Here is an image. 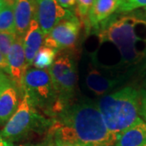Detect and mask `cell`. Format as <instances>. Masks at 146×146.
I'll use <instances>...</instances> for the list:
<instances>
[{
  "instance_id": "6da1fadb",
  "label": "cell",
  "mask_w": 146,
  "mask_h": 146,
  "mask_svg": "<svg viewBox=\"0 0 146 146\" xmlns=\"http://www.w3.org/2000/svg\"><path fill=\"white\" fill-rule=\"evenodd\" d=\"M49 134L50 139L84 146H115L119 137L109 131L90 101L68 105L53 121Z\"/></svg>"
},
{
  "instance_id": "7a4b0ae2",
  "label": "cell",
  "mask_w": 146,
  "mask_h": 146,
  "mask_svg": "<svg viewBox=\"0 0 146 146\" xmlns=\"http://www.w3.org/2000/svg\"><path fill=\"white\" fill-rule=\"evenodd\" d=\"M101 42H111L118 48L125 63H136L146 53V20L135 14L112 17L103 21Z\"/></svg>"
},
{
  "instance_id": "3957f363",
  "label": "cell",
  "mask_w": 146,
  "mask_h": 146,
  "mask_svg": "<svg viewBox=\"0 0 146 146\" xmlns=\"http://www.w3.org/2000/svg\"><path fill=\"white\" fill-rule=\"evenodd\" d=\"M97 106L107 128L119 136L141 119L139 94L131 87L102 97Z\"/></svg>"
},
{
  "instance_id": "277c9868",
  "label": "cell",
  "mask_w": 146,
  "mask_h": 146,
  "mask_svg": "<svg viewBox=\"0 0 146 146\" xmlns=\"http://www.w3.org/2000/svg\"><path fill=\"white\" fill-rule=\"evenodd\" d=\"M22 89L35 107L50 116H57L69 104L59 98L47 69L28 70L23 80Z\"/></svg>"
},
{
  "instance_id": "5b68a950",
  "label": "cell",
  "mask_w": 146,
  "mask_h": 146,
  "mask_svg": "<svg viewBox=\"0 0 146 146\" xmlns=\"http://www.w3.org/2000/svg\"><path fill=\"white\" fill-rule=\"evenodd\" d=\"M52 120L45 119L40 115L33 104L29 95L24 93L18 108L7 121L3 130L2 135L7 140L13 141L24 139L32 131H44L50 127Z\"/></svg>"
},
{
  "instance_id": "8992f818",
  "label": "cell",
  "mask_w": 146,
  "mask_h": 146,
  "mask_svg": "<svg viewBox=\"0 0 146 146\" xmlns=\"http://www.w3.org/2000/svg\"><path fill=\"white\" fill-rule=\"evenodd\" d=\"M59 98L70 104L77 80L76 63L69 54H60L47 69Z\"/></svg>"
},
{
  "instance_id": "52a82bcc",
  "label": "cell",
  "mask_w": 146,
  "mask_h": 146,
  "mask_svg": "<svg viewBox=\"0 0 146 146\" xmlns=\"http://www.w3.org/2000/svg\"><path fill=\"white\" fill-rule=\"evenodd\" d=\"M81 27L77 16H72L60 21L50 33L45 36L44 46L55 50L72 49L76 46Z\"/></svg>"
},
{
  "instance_id": "ba28073f",
  "label": "cell",
  "mask_w": 146,
  "mask_h": 146,
  "mask_svg": "<svg viewBox=\"0 0 146 146\" xmlns=\"http://www.w3.org/2000/svg\"><path fill=\"white\" fill-rule=\"evenodd\" d=\"M35 19L45 36L60 21L72 16L73 12L63 7L57 0H36Z\"/></svg>"
},
{
  "instance_id": "9c48e42d",
  "label": "cell",
  "mask_w": 146,
  "mask_h": 146,
  "mask_svg": "<svg viewBox=\"0 0 146 146\" xmlns=\"http://www.w3.org/2000/svg\"><path fill=\"white\" fill-rule=\"evenodd\" d=\"M7 63L9 68V75L11 80L16 87L22 89L23 80L29 68L25 59V50L23 46V37L17 36L14 44L7 54Z\"/></svg>"
},
{
  "instance_id": "30bf717a",
  "label": "cell",
  "mask_w": 146,
  "mask_h": 146,
  "mask_svg": "<svg viewBox=\"0 0 146 146\" xmlns=\"http://www.w3.org/2000/svg\"><path fill=\"white\" fill-rule=\"evenodd\" d=\"M36 0H16L13 5L15 29L18 36H25L31 21L35 18Z\"/></svg>"
},
{
  "instance_id": "8fae6325",
  "label": "cell",
  "mask_w": 146,
  "mask_h": 146,
  "mask_svg": "<svg viewBox=\"0 0 146 146\" xmlns=\"http://www.w3.org/2000/svg\"><path fill=\"white\" fill-rule=\"evenodd\" d=\"M45 35L41 30L39 25L34 18L30 23L29 29L23 36V46L28 67L33 63L36 53L42 47Z\"/></svg>"
},
{
  "instance_id": "7c38bea8",
  "label": "cell",
  "mask_w": 146,
  "mask_h": 146,
  "mask_svg": "<svg viewBox=\"0 0 146 146\" xmlns=\"http://www.w3.org/2000/svg\"><path fill=\"white\" fill-rule=\"evenodd\" d=\"M119 5V0H94L85 22L87 27L98 26L117 11Z\"/></svg>"
},
{
  "instance_id": "4fadbf2b",
  "label": "cell",
  "mask_w": 146,
  "mask_h": 146,
  "mask_svg": "<svg viewBox=\"0 0 146 146\" xmlns=\"http://www.w3.org/2000/svg\"><path fill=\"white\" fill-rule=\"evenodd\" d=\"M118 81L104 75L97 68H92L88 71L85 77L87 88L97 96H105L114 89Z\"/></svg>"
},
{
  "instance_id": "5bb4252c",
  "label": "cell",
  "mask_w": 146,
  "mask_h": 146,
  "mask_svg": "<svg viewBox=\"0 0 146 146\" xmlns=\"http://www.w3.org/2000/svg\"><path fill=\"white\" fill-rule=\"evenodd\" d=\"M19 104L17 87L11 83L0 95V126L7 123L16 112Z\"/></svg>"
},
{
  "instance_id": "9a60e30c",
  "label": "cell",
  "mask_w": 146,
  "mask_h": 146,
  "mask_svg": "<svg viewBox=\"0 0 146 146\" xmlns=\"http://www.w3.org/2000/svg\"><path fill=\"white\" fill-rule=\"evenodd\" d=\"M115 146H146V123L140 119L119 137Z\"/></svg>"
},
{
  "instance_id": "2e32d148",
  "label": "cell",
  "mask_w": 146,
  "mask_h": 146,
  "mask_svg": "<svg viewBox=\"0 0 146 146\" xmlns=\"http://www.w3.org/2000/svg\"><path fill=\"white\" fill-rule=\"evenodd\" d=\"M58 50L50 47L42 46L36 53V57L33 61V66L36 69H48L54 63Z\"/></svg>"
},
{
  "instance_id": "e0dca14e",
  "label": "cell",
  "mask_w": 146,
  "mask_h": 146,
  "mask_svg": "<svg viewBox=\"0 0 146 146\" xmlns=\"http://www.w3.org/2000/svg\"><path fill=\"white\" fill-rule=\"evenodd\" d=\"M0 32L16 33L13 6L5 5L0 11Z\"/></svg>"
},
{
  "instance_id": "ac0fdd59",
  "label": "cell",
  "mask_w": 146,
  "mask_h": 146,
  "mask_svg": "<svg viewBox=\"0 0 146 146\" xmlns=\"http://www.w3.org/2000/svg\"><path fill=\"white\" fill-rule=\"evenodd\" d=\"M17 36L16 33L0 32V51L6 58Z\"/></svg>"
},
{
  "instance_id": "d6986e66",
  "label": "cell",
  "mask_w": 146,
  "mask_h": 146,
  "mask_svg": "<svg viewBox=\"0 0 146 146\" xmlns=\"http://www.w3.org/2000/svg\"><path fill=\"white\" fill-rule=\"evenodd\" d=\"M143 7H146V0H119L117 12L127 13Z\"/></svg>"
},
{
  "instance_id": "ffe728a7",
  "label": "cell",
  "mask_w": 146,
  "mask_h": 146,
  "mask_svg": "<svg viewBox=\"0 0 146 146\" xmlns=\"http://www.w3.org/2000/svg\"><path fill=\"white\" fill-rule=\"evenodd\" d=\"M94 0H76L77 3V13L80 21L86 22L89 10L94 3Z\"/></svg>"
},
{
  "instance_id": "44dd1931",
  "label": "cell",
  "mask_w": 146,
  "mask_h": 146,
  "mask_svg": "<svg viewBox=\"0 0 146 146\" xmlns=\"http://www.w3.org/2000/svg\"><path fill=\"white\" fill-rule=\"evenodd\" d=\"M11 83V80L6 76L5 73L0 70V95Z\"/></svg>"
},
{
  "instance_id": "7402d4cb",
  "label": "cell",
  "mask_w": 146,
  "mask_h": 146,
  "mask_svg": "<svg viewBox=\"0 0 146 146\" xmlns=\"http://www.w3.org/2000/svg\"><path fill=\"white\" fill-rule=\"evenodd\" d=\"M46 146H84L80 144H72V143H67L63 141H58V140H53L50 139V142L46 145Z\"/></svg>"
},
{
  "instance_id": "603a6c76",
  "label": "cell",
  "mask_w": 146,
  "mask_h": 146,
  "mask_svg": "<svg viewBox=\"0 0 146 146\" xmlns=\"http://www.w3.org/2000/svg\"><path fill=\"white\" fill-rule=\"evenodd\" d=\"M0 70L3 72L9 73V68H8V63L7 58L1 53L0 51Z\"/></svg>"
},
{
  "instance_id": "cb8c5ba5",
  "label": "cell",
  "mask_w": 146,
  "mask_h": 146,
  "mask_svg": "<svg viewBox=\"0 0 146 146\" xmlns=\"http://www.w3.org/2000/svg\"><path fill=\"white\" fill-rule=\"evenodd\" d=\"M140 111H141V115L146 121V92L145 91L142 93V96H141Z\"/></svg>"
},
{
  "instance_id": "d4e9b609",
  "label": "cell",
  "mask_w": 146,
  "mask_h": 146,
  "mask_svg": "<svg viewBox=\"0 0 146 146\" xmlns=\"http://www.w3.org/2000/svg\"><path fill=\"white\" fill-rule=\"evenodd\" d=\"M58 3L64 8L73 7L76 3V0H57Z\"/></svg>"
},
{
  "instance_id": "484cf974",
  "label": "cell",
  "mask_w": 146,
  "mask_h": 146,
  "mask_svg": "<svg viewBox=\"0 0 146 146\" xmlns=\"http://www.w3.org/2000/svg\"><path fill=\"white\" fill-rule=\"evenodd\" d=\"M0 146H13V143L7 140L0 131Z\"/></svg>"
},
{
  "instance_id": "4316f807",
  "label": "cell",
  "mask_w": 146,
  "mask_h": 146,
  "mask_svg": "<svg viewBox=\"0 0 146 146\" xmlns=\"http://www.w3.org/2000/svg\"><path fill=\"white\" fill-rule=\"evenodd\" d=\"M4 4L7 6H13L15 4L16 0H3Z\"/></svg>"
},
{
  "instance_id": "83f0119b",
  "label": "cell",
  "mask_w": 146,
  "mask_h": 146,
  "mask_svg": "<svg viewBox=\"0 0 146 146\" xmlns=\"http://www.w3.org/2000/svg\"><path fill=\"white\" fill-rule=\"evenodd\" d=\"M17 146H46V144H40V145H20Z\"/></svg>"
},
{
  "instance_id": "f1b7e54d",
  "label": "cell",
  "mask_w": 146,
  "mask_h": 146,
  "mask_svg": "<svg viewBox=\"0 0 146 146\" xmlns=\"http://www.w3.org/2000/svg\"><path fill=\"white\" fill-rule=\"evenodd\" d=\"M3 6H5L3 1V0H0V7H3Z\"/></svg>"
},
{
  "instance_id": "f546056e",
  "label": "cell",
  "mask_w": 146,
  "mask_h": 146,
  "mask_svg": "<svg viewBox=\"0 0 146 146\" xmlns=\"http://www.w3.org/2000/svg\"><path fill=\"white\" fill-rule=\"evenodd\" d=\"M145 16L146 17V7H145Z\"/></svg>"
},
{
  "instance_id": "4dcf8cb0",
  "label": "cell",
  "mask_w": 146,
  "mask_h": 146,
  "mask_svg": "<svg viewBox=\"0 0 146 146\" xmlns=\"http://www.w3.org/2000/svg\"><path fill=\"white\" fill-rule=\"evenodd\" d=\"M3 7H4V6H3ZM3 7H0V11H1V10H2V8H3Z\"/></svg>"
}]
</instances>
